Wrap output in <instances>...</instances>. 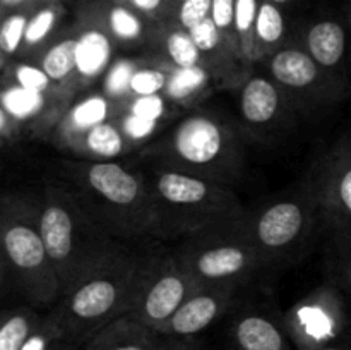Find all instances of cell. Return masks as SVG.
Segmentation results:
<instances>
[{
    "label": "cell",
    "instance_id": "6da1fadb",
    "mask_svg": "<svg viewBox=\"0 0 351 350\" xmlns=\"http://www.w3.org/2000/svg\"><path fill=\"white\" fill-rule=\"evenodd\" d=\"M38 205L41 235L62 295L130 246L99 225L62 178L43 185Z\"/></svg>",
    "mask_w": 351,
    "mask_h": 350
},
{
    "label": "cell",
    "instance_id": "7a4b0ae2",
    "mask_svg": "<svg viewBox=\"0 0 351 350\" xmlns=\"http://www.w3.org/2000/svg\"><path fill=\"white\" fill-rule=\"evenodd\" d=\"M89 215L123 242H143L153 232L151 196L143 170L119 160H64L58 167Z\"/></svg>",
    "mask_w": 351,
    "mask_h": 350
},
{
    "label": "cell",
    "instance_id": "3957f363",
    "mask_svg": "<svg viewBox=\"0 0 351 350\" xmlns=\"http://www.w3.org/2000/svg\"><path fill=\"white\" fill-rule=\"evenodd\" d=\"M143 175L153 208V240L180 242L247 213L230 185L147 161Z\"/></svg>",
    "mask_w": 351,
    "mask_h": 350
},
{
    "label": "cell",
    "instance_id": "277c9868",
    "mask_svg": "<svg viewBox=\"0 0 351 350\" xmlns=\"http://www.w3.org/2000/svg\"><path fill=\"white\" fill-rule=\"evenodd\" d=\"M243 137L239 124L209 110H194L144 146L139 156L233 187L245 174Z\"/></svg>",
    "mask_w": 351,
    "mask_h": 350
},
{
    "label": "cell",
    "instance_id": "5b68a950",
    "mask_svg": "<svg viewBox=\"0 0 351 350\" xmlns=\"http://www.w3.org/2000/svg\"><path fill=\"white\" fill-rule=\"evenodd\" d=\"M146 253L147 246L130 244L62 295L48 312L57 321L64 340L82 347L103 326L127 314Z\"/></svg>",
    "mask_w": 351,
    "mask_h": 350
},
{
    "label": "cell",
    "instance_id": "8992f818",
    "mask_svg": "<svg viewBox=\"0 0 351 350\" xmlns=\"http://www.w3.org/2000/svg\"><path fill=\"white\" fill-rule=\"evenodd\" d=\"M0 247L3 281L10 278L27 305L50 311L60 301L62 288L41 235L38 201L23 194L3 196Z\"/></svg>",
    "mask_w": 351,
    "mask_h": 350
},
{
    "label": "cell",
    "instance_id": "52a82bcc",
    "mask_svg": "<svg viewBox=\"0 0 351 350\" xmlns=\"http://www.w3.org/2000/svg\"><path fill=\"white\" fill-rule=\"evenodd\" d=\"M322 223L307 182L247 209L245 226L264 268L298 259Z\"/></svg>",
    "mask_w": 351,
    "mask_h": 350
},
{
    "label": "cell",
    "instance_id": "ba28073f",
    "mask_svg": "<svg viewBox=\"0 0 351 350\" xmlns=\"http://www.w3.org/2000/svg\"><path fill=\"white\" fill-rule=\"evenodd\" d=\"M173 249L199 287H240L264 270L263 261L247 232L245 216L175 242Z\"/></svg>",
    "mask_w": 351,
    "mask_h": 350
},
{
    "label": "cell",
    "instance_id": "9c48e42d",
    "mask_svg": "<svg viewBox=\"0 0 351 350\" xmlns=\"http://www.w3.org/2000/svg\"><path fill=\"white\" fill-rule=\"evenodd\" d=\"M160 240H147V253L134 299L125 316L160 331L180 305L199 290L173 247Z\"/></svg>",
    "mask_w": 351,
    "mask_h": 350
},
{
    "label": "cell",
    "instance_id": "30bf717a",
    "mask_svg": "<svg viewBox=\"0 0 351 350\" xmlns=\"http://www.w3.org/2000/svg\"><path fill=\"white\" fill-rule=\"evenodd\" d=\"M261 64L300 112L338 103L348 91V82L326 72L298 43H287Z\"/></svg>",
    "mask_w": 351,
    "mask_h": 350
},
{
    "label": "cell",
    "instance_id": "8fae6325",
    "mask_svg": "<svg viewBox=\"0 0 351 350\" xmlns=\"http://www.w3.org/2000/svg\"><path fill=\"white\" fill-rule=\"evenodd\" d=\"M239 127L243 136L256 141L274 139L290 129L300 110L274 79L254 74L237 89Z\"/></svg>",
    "mask_w": 351,
    "mask_h": 350
},
{
    "label": "cell",
    "instance_id": "7c38bea8",
    "mask_svg": "<svg viewBox=\"0 0 351 350\" xmlns=\"http://www.w3.org/2000/svg\"><path fill=\"white\" fill-rule=\"evenodd\" d=\"M305 182L319 206L322 225L331 233L351 229V134L314 161Z\"/></svg>",
    "mask_w": 351,
    "mask_h": 350
},
{
    "label": "cell",
    "instance_id": "4fadbf2b",
    "mask_svg": "<svg viewBox=\"0 0 351 350\" xmlns=\"http://www.w3.org/2000/svg\"><path fill=\"white\" fill-rule=\"evenodd\" d=\"M283 321L297 350L338 343L346 329L345 304L332 281L322 283L298 301Z\"/></svg>",
    "mask_w": 351,
    "mask_h": 350
},
{
    "label": "cell",
    "instance_id": "5bb4252c",
    "mask_svg": "<svg viewBox=\"0 0 351 350\" xmlns=\"http://www.w3.org/2000/svg\"><path fill=\"white\" fill-rule=\"evenodd\" d=\"M72 100L74 98L69 95H47L23 88L2 78L0 108L12 115L26 134H36L50 139Z\"/></svg>",
    "mask_w": 351,
    "mask_h": 350
},
{
    "label": "cell",
    "instance_id": "9a60e30c",
    "mask_svg": "<svg viewBox=\"0 0 351 350\" xmlns=\"http://www.w3.org/2000/svg\"><path fill=\"white\" fill-rule=\"evenodd\" d=\"M189 31L201 51V65L209 72L216 88L239 89L252 75V64L237 45L219 33L211 17Z\"/></svg>",
    "mask_w": 351,
    "mask_h": 350
},
{
    "label": "cell",
    "instance_id": "2e32d148",
    "mask_svg": "<svg viewBox=\"0 0 351 350\" xmlns=\"http://www.w3.org/2000/svg\"><path fill=\"white\" fill-rule=\"evenodd\" d=\"M77 31V50H75V65H77V81L75 88L79 93L91 89L99 84L108 69L117 58L119 47L110 36L108 31L99 24L95 16L82 7L77 12L74 23Z\"/></svg>",
    "mask_w": 351,
    "mask_h": 350
},
{
    "label": "cell",
    "instance_id": "e0dca14e",
    "mask_svg": "<svg viewBox=\"0 0 351 350\" xmlns=\"http://www.w3.org/2000/svg\"><path fill=\"white\" fill-rule=\"evenodd\" d=\"M237 290L239 285H209L199 288L158 333L177 338H195L230 311Z\"/></svg>",
    "mask_w": 351,
    "mask_h": 350
},
{
    "label": "cell",
    "instance_id": "ac0fdd59",
    "mask_svg": "<svg viewBox=\"0 0 351 350\" xmlns=\"http://www.w3.org/2000/svg\"><path fill=\"white\" fill-rule=\"evenodd\" d=\"M178 106L163 95L141 96L125 103H120L115 115V124L136 150L154 141L163 130L165 124L175 119Z\"/></svg>",
    "mask_w": 351,
    "mask_h": 350
},
{
    "label": "cell",
    "instance_id": "d6986e66",
    "mask_svg": "<svg viewBox=\"0 0 351 350\" xmlns=\"http://www.w3.org/2000/svg\"><path fill=\"white\" fill-rule=\"evenodd\" d=\"M117 43L119 50L146 51L156 24L122 0H98L84 5Z\"/></svg>",
    "mask_w": 351,
    "mask_h": 350
},
{
    "label": "cell",
    "instance_id": "ffe728a7",
    "mask_svg": "<svg viewBox=\"0 0 351 350\" xmlns=\"http://www.w3.org/2000/svg\"><path fill=\"white\" fill-rule=\"evenodd\" d=\"M235 350H297L283 318L261 309H243L233 316L228 328Z\"/></svg>",
    "mask_w": 351,
    "mask_h": 350
},
{
    "label": "cell",
    "instance_id": "44dd1931",
    "mask_svg": "<svg viewBox=\"0 0 351 350\" xmlns=\"http://www.w3.org/2000/svg\"><path fill=\"white\" fill-rule=\"evenodd\" d=\"M119 103L106 96L101 89H86L72 100L64 117L51 134V143L60 150H69L89 129L106 120L115 119Z\"/></svg>",
    "mask_w": 351,
    "mask_h": 350
},
{
    "label": "cell",
    "instance_id": "7402d4cb",
    "mask_svg": "<svg viewBox=\"0 0 351 350\" xmlns=\"http://www.w3.org/2000/svg\"><path fill=\"white\" fill-rule=\"evenodd\" d=\"M298 45L326 72L346 81V31L338 21L321 19L312 23L305 30L304 41Z\"/></svg>",
    "mask_w": 351,
    "mask_h": 350
},
{
    "label": "cell",
    "instance_id": "603a6c76",
    "mask_svg": "<svg viewBox=\"0 0 351 350\" xmlns=\"http://www.w3.org/2000/svg\"><path fill=\"white\" fill-rule=\"evenodd\" d=\"M161 340L163 335L151 326L130 316H120L96 331L82 350H158Z\"/></svg>",
    "mask_w": 351,
    "mask_h": 350
},
{
    "label": "cell",
    "instance_id": "cb8c5ba5",
    "mask_svg": "<svg viewBox=\"0 0 351 350\" xmlns=\"http://www.w3.org/2000/svg\"><path fill=\"white\" fill-rule=\"evenodd\" d=\"M75 50H77V31L74 24L64 27L36 57L33 58L41 69L48 74V78L60 86L64 91L77 96V65H75Z\"/></svg>",
    "mask_w": 351,
    "mask_h": 350
},
{
    "label": "cell",
    "instance_id": "d4e9b609",
    "mask_svg": "<svg viewBox=\"0 0 351 350\" xmlns=\"http://www.w3.org/2000/svg\"><path fill=\"white\" fill-rule=\"evenodd\" d=\"M146 54L178 69L202 67L201 51H199L191 31L175 23L173 19H167L156 24V30H154Z\"/></svg>",
    "mask_w": 351,
    "mask_h": 350
},
{
    "label": "cell",
    "instance_id": "484cf974",
    "mask_svg": "<svg viewBox=\"0 0 351 350\" xmlns=\"http://www.w3.org/2000/svg\"><path fill=\"white\" fill-rule=\"evenodd\" d=\"M67 16L62 0H36L17 60H33L62 30Z\"/></svg>",
    "mask_w": 351,
    "mask_h": 350
},
{
    "label": "cell",
    "instance_id": "4316f807",
    "mask_svg": "<svg viewBox=\"0 0 351 350\" xmlns=\"http://www.w3.org/2000/svg\"><path fill=\"white\" fill-rule=\"evenodd\" d=\"M134 150L136 148L130 144L115 120H106L82 134L67 151L77 154L79 158L110 161L119 160Z\"/></svg>",
    "mask_w": 351,
    "mask_h": 350
},
{
    "label": "cell",
    "instance_id": "83f0119b",
    "mask_svg": "<svg viewBox=\"0 0 351 350\" xmlns=\"http://www.w3.org/2000/svg\"><path fill=\"white\" fill-rule=\"evenodd\" d=\"M285 45H287V19H285L283 10L276 3L263 0L259 7V16H257L256 31H254L250 62L254 65L261 64Z\"/></svg>",
    "mask_w": 351,
    "mask_h": 350
},
{
    "label": "cell",
    "instance_id": "f1b7e54d",
    "mask_svg": "<svg viewBox=\"0 0 351 350\" xmlns=\"http://www.w3.org/2000/svg\"><path fill=\"white\" fill-rule=\"evenodd\" d=\"M213 84L215 81L204 67L178 69L170 65V78L163 96L178 108H191L209 95Z\"/></svg>",
    "mask_w": 351,
    "mask_h": 350
},
{
    "label": "cell",
    "instance_id": "f546056e",
    "mask_svg": "<svg viewBox=\"0 0 351 350\" xmlns=\"http://www.w3.org/2000/svg\"><path fill=\"white\" fill-rule=\"evenodd\" d=\"M45 314L33 305H17L0 314V350H23Z\"/></svg>",
    "mask_w": 351,
    "mask_h": 350
},
{
    "label": "cell",
    "instance_id": "4dcf8cb0",
    "mask_svg": "<svg viewBox=\"0 0 351 350\" xmlns=\"http://www.w3.org/2000/svg\"><path fill=\"white\" fill-rule=\"evenodd\" d=\"M33 3L21 9L10 10L3 14L2 24H0V54H2V67H5L9 62L17 60L23 48L24 34H26L27 23H29L31 12L34 9Z\"/></svg>",
    "mask_w": 351,
    "mask_h": 350
},
{
    "label": "cell",
    "instance_id": "1f68e13d",
    "mask_svg": "<svg viewBox=\"0 0 351 350\" xmlns=\"http://www.w3.org/2000/svg\"><path fill=\"white\" fill-rule=\"evenodd\" d=\"M2 78L34 91L47 93V95H69L67 91L55 84L47 72L34 60H12L2 67ZM72 96V95H69ZM74 98V96H72Z\"/></svg>",
    "mask_w": 351,
    "mask_h": 350
},
{
    "label": "cell",
    "instance_id": "d6a6232c",
    "mask_svg": "<svg viewBox=\"0 0 351 350\" xmlns=\"http://www.w3.org/2000/svg\"><path fill=\"white\" fill-rule=\"evenodd\" d=\"M141 58H143V55H139V57H137V55L117 57L115 62L112 64V67H110L108 72L105 74V78L99 82V89H101L106 96H110L113 102L119 103V105L129 100L130 79H132L137 67H139Z\"/></svg>",
    "mask_w": 351,
    "mask_h": 350
},
{
    "label": "cell",
    "instance_id": "836d02e7",
    "mask_svg": "<svg viewBox=\"0 0 351 350\" xmlns=\"http://www.w3.org/2000/svg\"><path fill=\"white\" fill-rule=\"evenodd\" d=\"M261 2H263V0H237L235 7L237 38H239L240 50H242L243 57L249 62L254 47V31H256ZM250 64H252V62H250Z\"/></svg>",
    "mask_w": 351,
    "mask_h": 350
},
{
    "label": "cell",
    "instance_id": "e575fe53",
    "mask_svg": "<svg viewBox=\"0 0 351 350\" xmlns=\"http://www.w3.org/2000/svg\"><path fill=\"white\" fill-rule=\"evenodd\" d=\"M326 264L332 283L351 292V247L331 237V249L326 254Z\"/></svg>",
    "mask_w": 351,
    "mask_h": 350
},
{
    "label": "cell",
    "instance_id": "d590c367",
    "mask_svg": "<svg viewBox=\"0 0 351 350\" xmlns=\"http://www.w3.org/2000/svg\"><path fill=\"white\" fill-rule=\"evenodd\" d=\"M211 7L213 0H184L175 7L171 19L184 26L185 30H192L199 23L211 17Z\"/></svg>",
    "mask_w": 351,
    "mask_h": 350
},
{
    "label": "cell",
    "instance_id": "8d00e7d4",
    "mask_svg": "<svg viewBox=\"0 0 351 350\" xmlns=\"http://www.w3.org/2000/svg\"><path fill=\"white\" fill-rule=\"evenodd\" d=\"M235 7L237 0H213L211 7V19L219 30V33L240 48L239 38L235 31Z\"/></svg>",
    "mask_w": 351,
    "mask_h": 350
},
{
    "label": "cell",
    "instance_id": "74e56055",
    "mask_svg": "<svg viewBox=\"0 0 351 350\" xmlns=\"http://www.w3.org/2000/svg\"><path fill=\"white\" fill-rule=\"evenodd\" d=\"M129 3L132 9L143 14L153 23H163V21L171 19L175 12V5L171 0H122Z\"/></svg>",
    "mask_w": 351,
    "mask_h": 350
},
{
    "label": "cell",
    "instance_id": "f35d334b",
    "mask_svg": "<svg viewBox=\"0 0 351 350\" xmlns=\"http://www.w3.org/2000/svg\"><path fill=\"white\" fill-rule=\"evenodd\" d=\"M0 136H2L3 146L16 144L17 141H21L26 136L23 126L2 108H0Z\"/></svg>",
    "mask_w": 351,
    "mask_h": 350
},
{
    "label": "cell",
    "instance_id": "ab89813d",
    "mask_svg": "<svg viewBox=\"0 0 351 350\" xmlns=\"http://www.w3.org/2000/svg\"><path fill=\"white\" fill-rule=\"evenodd\" d=\"M202 343L195 338H177V336H163L158 350H201Z\"/></svg>",
    "mask_w": 351,
    "mask_h": 350
},
{
    "label": "cell",
    "instance_id": "60d3db41",
    "mask_svg": "<svg viewBox=\"0 0 351 350\" xmlns=\"http://www.w3.org/2000/svg\"><path fill=\"white\" fill-rule=\"evenodd\" d=\"M33 2L34 0H0V10H2L3 16V14L10 12V10L21 9V7H26Z\"/></svg>",
    "mask_w": 351,
    "mask_h": 350
},
{
    "label": "cell",
    "instance_id": "b9f144b4",
    "mask_svg": "<svg viewBox=\"0 0 351 350\" xmlns=\"http://www.w3.org/2000/svg\"><path fill=\"white\" fill-rule=\"evenodd\" d=\"M50 350H82V347L67 342V340H58L50 347Z\"/></svg>",
    "mask_w": 351,
    "mask_h": 350
},
{
    "label": "cell",
    "instance_id": "7bdbcfd3",
    "mask_svg": "<svg viewBox=\"0 0 351 350\" xmlns=\"http://www.w3.org/2000/svg\"><path fill=\"white\" fill-rule=\"evenodd\" d=\"M331 235H332V237H336V239L341 240V242H345L346 246H350V247H351V229L341 230V232H332Z\"/></svg>",
    "mask_w": 351,
    "mask_h": 350
},
{
    "label": "cell",
    "instance_id": "ee69618b",
    "mask_svg": "<svg viewBox=\"0 0 351 350\" xmlns=\"http://www.w3.org/2000/svg\"><path fill=\"white\" fill-rule=\"evenodd\" d=\"M311 350H350L346 349L345 345H341V343H329V345H322V347H317V349H311Z\"/></svg>",
    "mask_w": 351,
    "mask_h": 350
},
{
    "label": "cell",
    "instance_id": "f6af8a7d",
    "mask_svg": "<svg viewBox=\"0 0 351 350\" xmlns=\"http://www.w3.org/2000/svg\"><path fill=\"white\" fill-rule=\"evenodd\" d=\"M269 2L276 3V5H280V7H283V5H287V3H290L291 0H269Z\"/></svg>",
    "mask_w": 351,
    "mask_h": 350
},
{
    "label": "cell",
    "instance_id": "bcb514c9",
    "mask_svg": "<svg viewBox=\"0 0 351 350\" xmlns=\"http://www.w3.org/2000/svg\"><path fill=\"white\" fill-rule=\"evenodd\" d=\"M171 2H173V5H175V7H177V5H178V3H180V2H184V0H171Z\"/></svg>",
    "mask_w": 351,
    "mask_h": 350
},
{
    "label": "cell",
    "instance_id": "7dc6e473",
    "mask_svg": "<svg viewBox=\"0 0 351 350\" xmlns=\"http://www.w3.org/2000/svg\"><path fill=\"white\" fill-rule=\"evenodd\" d=\"M86 2H88V3H91V2H98V0H86Z\"/></svg>",
    "mask_w": 351,
    "mask_h": 350
},
{
    "label": "cell",
    "instance_id": "c3c4849f",
    "mask_svg": "<svg viewBox=\"0 0 351 350\" xmlns=\"http://www.w3.org/2000/svg\"><path fill=\"white\" fill-rule=\"evenodd\" d=\"M348 60H350V69H351V51H350V58H348Z\"/></svg>",
    "mask_w": 351,
    "mask_h": 350
},
{
    "label": "cell",
    "instance_id": "681fc988",
    "mask_svg": "<svg viewBox=\"0 0 351 350\" xmlns=\"http://www.w3.org/2000/svg\"><path fill=\"white\" fill-rule=\"evenodd\" d=\"M348 17H350V24H351V9H350V16Z\"/></svg>",
    "mask_w": 351,
    "mask_h": 350
},
{
    "label": "cell",
    "instance_id": "f907efd6",
    "mask_svg": "<svg viewBox=\"0 0 351 350\" xmlns=\"http://www.w3.org/2000/svg\"><path fill=\"white\" fill-rule=\"evenodd\" d=\"M201 350H206V349H204V347H202V349H201Z\"/></svg>",
    "mask_w": 351,
    "mask_h": 350
}]
</instances>
